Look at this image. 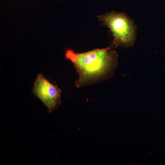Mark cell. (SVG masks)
<instances>
[{
  "mask_svg": "<svg viewBox=\"0 0 165 165\" xmlns=\"http://www.w3.org/2000/svg\"><path fill=\"white\" fill-rule=\"evenodd\" d=\"M65 57L76 69L79 78L75 85L80 87L106 78L118 64V55L111 46L82 53L68 50Z\"/></svg>",
  "mask_w": 165,
  "mask_h": 165,
  "instance_id": "6da1fadb",
  "label": "cell"
},
{
  "mask_svg": "<svg viewBox=\"0 0 165 165\" xmlns=\"http://www.w3.org/2000/svg\"><path fill=\"white\" fill-rule=\"evenodd\" d=\"M97 18L111 32L114 38L112 47L116 48L121 44L128 47L134 45L136 27L133 20L125 13L112 11L99 15Z\"/></svg>",
  "mask_w": 165,
  "mask_h": 165,
  "instance_id": "7a4b0ae2",
  "label": "cell"
},
{
  "mask_svg": "<svg viewBox=\"0 0 165 165\" xmlns=\"http://www.w3.org/2000/svg\"><path fill=\"white\" fill-rule=\"evenodd\" d=\"M32 91L46 107L49 113L61 104V90L46 79L42 73L38 74L33 83Z\"/></svg>",
  "mask_w": 165,
  "mask_h": 165,
  "instance_id": "3957f363",
  "label": "cell"
}]
</instances>
